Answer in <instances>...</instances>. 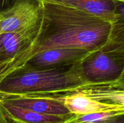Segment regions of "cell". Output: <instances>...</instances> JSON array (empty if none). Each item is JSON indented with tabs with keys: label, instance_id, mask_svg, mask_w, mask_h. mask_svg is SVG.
<instances>
[{
	"label": "cell",
	"instance_id": "1",
	"mask_svg": "<svg viewBox=\"0 0 124 123\" xmlns=\"http://www.w3.org/2000/svg\"><path fill=\"white\" fill-rule=\"evenodd\" d=\"M111 27L110 22L76 8L43 1L37 37L2 75L21 67L44 51L67 48L85 49L92 53L100 50L107 43Z\"/></svg>",
	"mask_w": 124,
	"mask_h": 123
},
{
	"label": "cell",
	"instance_id": "2",
	"mask_svg": "<svg viewBox=\"0 0 124 123\" xmlns=\"http://www.w3.org/2000/svg\"><path fill=\"white\" fill-rule=\"evenodd\" d=\"M81 63L48 68L23 66L0 77V95L55 94L77 88L87 83Z\"/></svg>",
	"mask_w": 124,
	"mask_h": 123
},
{
	"label": "cell",
	"instance_id": "3",
	"mask_svg": "<svg viewBox=\"0 0 124 123\" xmlns=\"http://www.w3.org/2000/svg\"><path fill=\"white\" fill-rule=\"evenodd\" d=\"M82 74L87 82L110 83L117 81L124 70V51L92 53L81 63Z\"/></svg>",
	"mask_w": 124,
	"mask_h": 123
},
{
	"label": "cell",
	"instance_id": "4",
	"mask_svg": "<svg viewBox=\"0 0 124 123\" xmlns=\"http://www.w3.org/2000/svg\"><path fill=\"white\" fill-rule=\"evenodd\" d=\"M42 0H18L9 10L0 15V34L28 27L42 18Z\"/></svg>",
	"mask_w": 124,
	"mask_h": 123
},
{
	"label": "cell",
	"instance_id": "5",
	"mask_svg": "<svg viewBox=\"0 0 124 123\" xmlns=\"http://www.w3.org/2000/svg\"><path fill=\"white\" fill-rule=\"evenodd\" d=\"M41 20L42 18L28 27L1 34L0 55L12 61V65L35 41L41 28Z\"/></svg>",
	"mask_w": 124,
	"mask_h": 123
},
{
	"label": "cell",
	"instance_id": "6",
	"mask_svg": "<svg viewBox=\"0 0 124 123\" xmlns=\"http://www.w3.org/2000/svg\"><path fill=\"white\" fill-rule=\"evenodd\" d=\"M92 52L81 48L48 49L35 54L29 59L23 66L35 68L71 66L82 62Z\"/></svg>",
	"mask_w": 124,
	"mask_h": 123
},
{
	"label": "cell",
	"instance_id": "7",
	"mask_svg": "<svg viewBox=\"0 0 124 123\" xmlns=\"http://www.w3.org/2000/svg\"><path fill=\"white\" fill-rule=\"evenodd\" d=\"M0 101L50 115H67L70 111L60 98L48 95H0Z\"/></svg>",
	"mask_w": 124,
	"mask_h": 123
},
{
	"label": "cell",
	"instance_id": "8",
	"mask_svg": "<svg viewBox=\"0 0 124 123\" xmlns=\"http://www.w3.org/2000/svg\"><path fill=\"white\" fill-rule=\"evenodd\" d=\"M33 95H48L60 98L62 100L64 105L70 113L75 115H85L112 110H124V107L122 106L100 102L79 92Z\"/></svg>",
	"mask_w": 124,
	"mask_h": 123
},
{
	"label": "cell",
	"instance_id": "9",
	"mask_svg": "<svg viewBox=\"0 0 124 123\" xmlns=\"http://www.w3.org/2000/svg\"><path fill=\"white\" fill-rule=\"evenodd\" d=\"M79 92L104 103L124 107V89L113 86L110 83H87L67 91L57 93Z\"/></svg>",
	"mask_w": 124,
	"mask_h": 123
},
{
	"label": "cell",
	"instance_id": "10",
	"mask_svg": "<svg viewBox=\"0 0 124 123\" xmlns=\"http://www.w3.org/2000/svg\"><path fill=\"white\" fill-rule=\"evenodd\" d=\"M6 118L10 123H65L75 114L50 115L0 101Z\"/></svg>",
	"mask_w": 124,
	"mask_h": 123
},
{
	"label": "cell",
	"instance_id": "11",
	"mask_svg": "<svg viewBox=\"0 0 124 123\" xmlns=\"http://www.w3.org/2000/svg\"><path fill=\"white\" fill-rule=\"evenodd\" d=\"M116 1L117 0H47L46 2H53L76 8L111 23L115 19Z\"/></svg>",
	"mask_w": 124,
	"mask_h": 123
},
{
	"label": "cell",
	"instance_id": "12",
	"mask_svg": "<svg viewBox=\"0 0 124 123\" xmlns=\"http://www.w3.org/2000/svg\"><path fill=\"white\" fill-rule=\"evenodd\" d=\"M107 44L102 48L105 51H124V0L116 1L115 16Z\"/></svg>",
	"mask_w": 124,
	"mask_h": 123
},
{
	"label": "cell",
	"instance_id": "13",
	"mask_svg": "<svg viewBox=\"0 0 124 123\" xmlns=\"http://www.w3.org/2000/svg\"><path fill=\"white\" fill-rule=\"evenodd\" d=\"M124 112V110H112L85 115H75L65 123H96L107 119Z\"/></svg>",
	"mask_w": 124,
	"mask_h": 123
},
{
	"label": "cell",
	"instance_id": "14",
	"mask_svg": "<svg viewBox=\"0 0 124 123\" xmlns=\"http://www.w3.org/2000/svg\"><path fill=\"white\" fill-rule=\"evenodd\" d=\"M17 1L18 0H0V15L11 9Z\"/></svg>",
	"mask_w": 124,
	"mask_h": 123
},
{
	"label": "cell",
	"instance_id": "15",
	"mask_svg": "<svg viewBox=\"0 0 124 123\" xmlns=\"http://www.w3.org/2000/svg\"><path fill=\"white\" fill-rule=\"evenodd\" d=\"M12 61L6 60L0 55V76L2 75L10 67Z\"/></svg>",
	"mask_w": 124,
	"mask_h": 123
},
{
	"label": "cell",
	"instance_id": "16",
	"mask_svg": "<svg viewBox=\"0 0 124 123\" xmlns=\"http://www.w3.org/2000/svg\"><path fill=\"white\" fill-rule=\"evenodd\" d=\"M96 123H124V112L102 121Z\"/></svg>",
	"mask_w": 124,
	"mask_h": 123
},
{
	"label": "cell",
	"instance_id": "17",
	"mask_svg": "<svg viewBox=\"0 0 124 123\" xmlns=\"http://www.w3.org/2000/svg\"><path fill=\"white\" fill-rule=\"evenodd\" d=\"M110 83L115 88L121 89H124V70L119 79L117 80V81H115V82H110Z\"/></svg>",
	"mask_w": 124,
	"mask_h": 123
},
{
	"label": "cell",
	"instance_id": "18",
	"mask_svg": "<svg viewBox=\"0 0 124 123\" xmlns=\"http://www.w3.org/2000/svg\"><path fill=\"white\" fill-rule=\"evenodd\" d=\"M0 123H10L6 118L1 104H0Z\"/></svg>",
	"mask_w": 124,
	"mask_h": 123
},
{
	"label": "cell",
	"instance_id": "19",
	"mask_svg": "<svg viewBox=\"0 0 124 123\" xmlns=\"http://www.w3.org/2000/svg\"><path fill=\"white\" fill-rule=\"evenodd\" d=\"M42 1H47V0H42Z\"/></svg>",
	"mask_w": 124,
	"mask_h": 123
}]
</instances>
